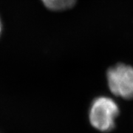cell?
I'll return each instance as SVG.
<instances>
[{"label":"cell","instance_id":"cell-1","mask_svg":"<svg viewBox=\"0 0 133 133\" xmlns=\"http://www.w3.org/2000/svg\"><path fill=\"white\" fill-rule=\"evenodd\" d=\"M119 113L118 105L107 97H100L93 101L90 111V121L93 127L101 132H108L115 127V120Z\"/></svg>","mask_w":133,"mask_h":133},{"label":"cell","instance_id":"cell-2","mask_svg":"<svg viewBox=\"0 0 133 133\" xmlns=\"http://www.w3.org/2000/svg\"><path fill=\"white\" fill-rule=\"evenodd\" d=\"M109 90L114 95L125 99L133 98V68L119 64L107 72Z\"/></svg>","mask_w":133,"mask_h":133},{"label":"cell","instance_id":"cell-3","mask_svg":"<svg viewBox=\"0 0 133 133\" xmlns=\"http://www.w3.org/2000/svg\"><path fill=\"white\" fill-rule=\"evenodd\" d=\"M44 5L51 10L60 11L71 8L77 0H41Z\"/></svg>","mask_w":133,"mask_h":133},{"label":"cell","instance_id":"cell-4","mask_svg":"<svg viewBox=\"0 0 133 133\" xmlns=\"http://www.w3.org/2000/svg\"><path fill=\"white\" fill-rule=\"evenodd\" d=\"M2 24L1 19H0V35H1V33H2Z\"/></svg>","mask_w":133,"mask_h":133}]
</instances>
